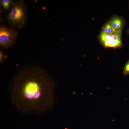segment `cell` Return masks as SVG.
I'll use <instances>...</instances> for the list:
<instances>
[{
	"label": "cell",
	"mask_w": 129,
	"mask_h": 129,
	"mask_svg": "<svg viewBox=\"0 0 129 129\" xmlns=\"http://www.w3.org/2000/svg\"><path fill=\"white\" fill-rule=\"evenodd\" d=\"M38 67L20 72L14 81L12 91L13 102L24 112H38L41 109L48 91V77Z\"/></svg>",
	"instance_id": "1"
},
{
	"label": "cell",
	"mask_w": 129,
	"mask_h": 129,
	"mask_svg": "<svg viewBox=\"0 0 129 129\" xmlns=\"http://www.w3.org/2000/svg\"><path fill=\"white\" fill-rule=\"evenodd\" d=\"M26 10L24 3L17 2L14 4L9 11L7 16L9 21L14 26L21 29L26 22Z\"/></svg>",
	"instance_id": "2"
},
{
	"label": "cell",
	"mask_w": 129,
	"mask_h": 129,
	"mask_svg": "<svg viewBox=\"0 0 129 129\" xmlns=\"http://www.w3.org/2000/svg\"><path fill=\"white\" fill-rule=\"evenodd\" d=\"M121 33L122 32H116L107 33L101 31L99 36V39L105 47H120L122 45Z\"/></svg>",
	"instance_id": "3"
},
{
	"label": "cell",
	"mask_w": 129,
	"mask_h": 129,
	"mask_svg": "<svg viewBox=\"0 0 129 129\" xmlns=\"http://www.w3.org/2000/svg\"><path fill=\"white\" fill-rule=\"evenodd\" d=\"M18 35L17 32L12 28L4 26L0 28V45L1 46L7 48L14 43Z\"/></svg>",
	"instance_id": "4"
},
{
	"label": "cell",
	"mask_w": 129,
	"mask_h": 129,
	"mask_svg": "<svg viewBox=\"0 0 129 129\" xmlns=\"http://www.w3.org/2000/svg\"><path fill=\"white\" fill-rule=\"evenodd\" d=\"M109 22L115 32H122V28L125 23L124 20L118 17L115 16L112 18Z\"/></svg>",
	"instance_id": "5"
},
{
	"label": "cell",
	"mask_w": 129,
	"mask_h": 129,
	"mask_svg": "<svg viewBox=\"0 0 129 129\" xmlns=\"http://www.w3.org/2000/svg\"><path fill=\"white\" fill-rule=\"evenodd\" d=\"M13 1L10 0H0V5L1 10L3 11H8L13 5Z\"/></svg>",
	"instance_id": "6"
},
{
	"label": "cell",
	"mask_w": 129,
	"mask_h": 129,
	"mask_svg": "<svg viewBox=\"0 0 129 129\" xmlns=\"http://www.w3.org/2000/svg\"><path fill=\"white\" fill-rule=\"evenodd\" d=\"M102 31L107 33H111L115 32L109 22L104 25Z\"/></svg>",
	"instance_id": "7"
},
{
	"label": "cell",
	"mask_w": 129,
	"mask_h": 129,
	"mask_svg": "<svg viewBox=\"0 0 129 129\" xmlns=\"http://www.w3.org/2000/svg\"><path fill=\"white\" fill-rule=\"evenodd\" d=\"M123 73L125 75L129 74V59L124 66Z\"/></svg>",
	"instance_id": "8"
},
{
	"label": "cell",
	"mask_w": 129,
	"mask_h": 129,
	"mask_svg": "<svg viewBox=\"0 0 129 129\" xmlns=\"http://www.w3.org/2000/svg\"><path fill=\"white\" fill-rule=\"evenodd\" d=\"M0 61L2 63L4 61V60L7 57V56H5L2 51H0Z\"/></svg>",
	"instance_id": "9"
},
{
	"label": "cell",
	"mask_w": 129,
	"mask_h": 129,
	"mask_svg": "<svg viewBox=\"0 0 129 129\" xmlns=\"http://www.w3.org/2000/svg\"><path fill=\"white\" fill-rule=\"evenodd\" d=\"M127 32L129 35V28L127 30Z\"/></svg>",
	"instance_id": "10"
}]
</instances>
